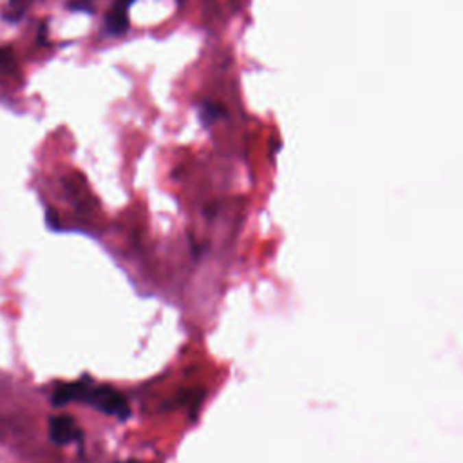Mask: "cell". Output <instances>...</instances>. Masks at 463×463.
I'll return each instance as SVG.
<instances>
[{
	"mask_svg": "<svg viewBox=\"0 0 463 463\" xmlns=\"http://www.w3.org/2000/svg\"><path fill=\"white\" fill-rule=\"evenodd\" d=\"M82 400L91 403L100 413L115 416L118 420H127L130 416V407L123 394L118 389L109 388V385H100V388H89L87 385Z\"/></svg>",
	"mask_w": 463,
	"mask_h": 463,
	"instance_id": "obj_1",
	"label": "cell"
},
{
	"mask_svg": "<svg viewBox=\"0 0 463 463\" xmlns=\"http://www.w3.org/2000/svg\"><path fill=\"white\" fill-rule=\"evenodd\" d=\"M136 0H116L109 13L105 15L104 31L109 36H121L129 29V8Z\"/></svg>",
	"mask_w": 463,
	"mask_h": 463,
	"instance_id": "obj_2",
	"label": "cell"
},
{
	"mask_svg": "<svg viewBox=\"0 0 463 463\" xmlns=\"http://www.w3.org/2000/svg\"><path fill=\"white\" fill-rule=\"evenodd\" d=\"M49 436L55 443H71L82 436V431L76 425L75 418H71L67 414H56L49 420Z\"/></svg>",
	"mask_w": 463,
	"mask_h": 463,
	"instance_id": "obj_3",
	"label": "cell"
},
{
	"mask_svg": "<svg viewBox=\"0 0 463 463\" xmlns=\"http://www.w3.org/2000/svg\"><path fill=\"white\" fill-rule=\"evenodd\" d=\"M84 382H73V383H62L56 388V391L53 393V405L56 407H62V405H67V403L75 402V400L84 399L85 393Z\"/></svg>",
	"mask_w": 463,
	"mask_h": 463,
	"instance_id": "obj_4",
	"label": "cell"
},
{
	"mask_svg": "<svg viewBox=\"0 0 463 463\" xmlns=\"http://www.w3.org/2000/svg\"><path fill=\"white\" fill-rule=\"evenodd\" d=\"M223 115H224V109L219 104H214V102H210V100L201 102V105H200L201 123H204L206 127H210V125L214 123V121L217 120V118H221Z\"/></svg>",
	"mask_w": 463,
	"mask_h": 463,
	"instance_id": "obj_5",
	"label": "cell"
},
{
	"mask_svg": "<svg viewBox=\"0 0 463 463\" xmlns=\"http://www.w3.org/2000/svg\"><path fill=\"white\" fill-rule=\"evenodd\" d=\"M31 0H10V8L4 11V21L19 22L24 16Z\"/></svg>",
	"mask_w": 463,
	"mask_h": 463,
	"instance_id": "obj_6",
	"label": "cell"
},
{
	"mask_svg": "<svg viewBox=\"0 0 463 463\" xmlns=\"http://www.w3.org/2000/svg\"><path fill=\"white\" fill-rule=\"evenodd\" d=\"M15 55H13V49L11 47H0V67H5L13 62Z\"/></svg>",
	"mask_w": 463,
	"mask_h": 463,
	"instance_id": "obj_7",
	"label": "cell"
},
{
	"mask_svg": "<svg viewBox=\"0 0 463 463\" xmlns=\"http://www.w3.org/2000/svg\"><path fill=\"white\" fill-rule=\"evenodd\" d=\"M38 42H40L42 45H44V42H45V22H42V25H40V35H38Z\"/></svg>",
	"mask_w": 463,
	"mask_h": 463,
	"instance_id": "obj_8",
	"label": "cell"
}]
</instances>
